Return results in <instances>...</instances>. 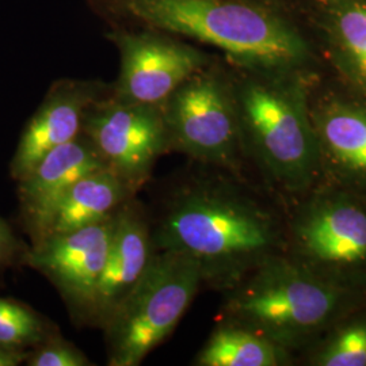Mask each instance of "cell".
Returning <instances> with one entry per match:
<instances>
[{"mask_svg":"<svg viewBox=\"0 0 366 366\" xmlns=\"http://www.w3.org/2000/svg\"><path fill=\"white\" fill-rule=\"evenodd\" d=\"M148 212L155 249L196 262L204 285L228 292L273 257L270 214L232 184L199 178L170 182Z\"/></svg>","mask_w":366,"mask_h":366,"instance_id":"obj_1","label":"cell"},{"mask_svg":"<svg viewBox=\"0 0 366 366\" xmlns=\"http://www.w3.org/2000/svg\"><path fill=\"white\" fill-rule=\"evenodd\" d=\"M110 29H154L222 49L244 69L300 61L305 45L275 14L252 0H84Z\"/></svg>","mask_w":366,"mask_h":366,"instance_id":"obj_2","label":"cell"},{"mask_svg":"<svg viewBox=\"0 0 366 366\" xmlns=\"http://www.w3.org/2000/svg\"><path fill=\"white\" fill-rule=\"evenodd\" d=\"M227 322L280 347L312 335L337 314L343 292L284 259L270 257L228 290Z\"/></svg>","mask_w":366,"mask_h":366,"instance_id":"obj_3","label":"cell"},{"mask_svg":"<svg viewBox=\"0 0 366 366\" xmlns=\"http://www.w3.org/2000/svg\"><path fill=\"white\" fill-rule=\"evenodd\" d=\"M202 285L196 262L157 249L142 280L102 328L107 365H140L174 332Z\"/></svg>","mask_w":366,"mask_h":366,"instance_id":"obj_4","label":"cell"},{"mask_svg":"<svg viewBox=\"0 0 366 366\" xmlns=\"http://www.w3.org/2000/svg\"><path fill=\"white\" fill-rule=\"evenodd\" d=\"M170 152L235 172L244 155L235 89L207 66L162 106Z\"/></svg>","mask_w":366,"mask_h":366,"instance_id":"obj_5","label":"cell"},{"mask_svg":"<svg viewBox=\"0 0 366 366\" xmlns=\"http://www.w3.org/2000/svg\"><path fill=\"white\" fill-rule=\"evenodd\" d=\"M243 148L274 178L290 186L307 182L317 163V145L300 109L287 94L258 80L235 89Z\"/></svg>","mask_w":366,"mask_h":366,"instance_id":"obj_6","label":"cell"},{"mask_svg":"<svg viewBox=\"0 0 366 366\" xmlns=\"http://www.w3.org/2000/svg\"><path fill=\"white\" fill-rule=\"evenodd\" d=\"M81 133L134 193L149 181L157 160L170 154L162 107L118 99L112 86L87 110Z\"/></svg>","mask_w":366,"mask_h":366,"instance_id":"obj_7","label":"cell"},{"mask_svg":"<svg viewBox=\"0 0 366 366\" xmlns=\"http://www.w3.org/2000/svg\"><path fill=\"white\" fill-rule=\"evenodd\" d=\"M106 39L119 52L112 94L122 101L162 106L183 81L207 66V57L178 36L154 29H110Z\"/></svg>","mask_w":366,"mask_h":366,"instance_id":"obj_8","label":"cell"},{"mask_svg":"<svg viewBox=\"0 0 366 366\" xmlns=\"http://www.w3.org/2000/svg\"><path fill=\"white\" fill-rule=\"evenodd\" d=\"M117 214L71 232L44 236L31 243L27 252L25 266L41 273L57 289L79 326H92L95 296Z\"/></svg>","mask_w":366,"mask_h":366,"instance_id":"obj_9","label":"cell"},{"mask_svg":"<svg viewBox=\"0 0 366 366\" xmlns=\"http://www.w3.org/2000/svg\"><path fill=\"white\" fill-rule=\"evenodd\" d=\"M109 90L98 80H56L21 134L10 163L14 181L26 177L54 148L79 137L87 110Z\"/></svg>","mask_w":366,"mask_h":366,"instance_id":"obj_10","label":"cell"},{"mask_svg":"<svg viewBox=\"0 0 366 366\" xmlns=\"http://www.w3.org/2000/svg\"><path fill=\"white\" fill-rule=\"evenodd\" d=\"M106 167L86 134L54 148L18 181L19 219L31 243L44 237L69 189L92 171ZM30 243V244H31Z\"/></svg>","mask_w":366,"mask_h":366,"instance_id":"obj_11","label":"cell"},{"mask_svg":"<svg viewBox=\"0 0 366 366\" xmlns=\"http://www.w3.org/2000/svg\"><path fill=\"white\" fill-rule=\"evenodd\" d=\"M157 252L149 212L137 196L118 210L117 224L94 302L92 327L104 328L144 275Z\"/></svg>","mask_w":366,"mask_h":366,"instance_id":"obj_12","label":"cell"},{"mask_svg":"<svg viewBox=\"0 0 366 366\" xmlns=\"http://www.w3.org/2000/svg\"><path fill=\"white\" fill-rule=\"evenodd\" d=\"M308 258L331 267L366 263V210L345 199H330L307 213L299 231Z\"/></svg>","mask_w":366,"mask_h":366,"instance_id":"obj_13","label":"cell"},{"mask_svg":"<svg viewBox=\"0 0 366 366\" xmlns=\"http://www.w3.org/2000/svg\"><path fill=\"white\" fill-rule=\"evenodd\" d=\"M134 196L137 193L107 167L92 171L69 189L54 212L45 236L105 222Z\"/></svg>","mask_w":366,"mask_h":366,"instance_id":"obj_14","label":"cell"},{"mask_svg":"<svg viewBox=\"0 0 366 366\" xmlns=\"http://www.w3.org/2000/svg\"><path fill=\"white\" fill-rule=\"evenodd\" d=\"M282 361L278 345L249 328L225 323L213 331L198 353V366H275Z\"/></svg>","mask_w":366,"mask_h":366,"instance_id":"obj_15","label":"cell"},{"mask_svg":"<svg viewBox=\"0 0 366 366\" xmlns=\"http://www.w3.org/2000/svg\"><path fill=\"white\" fill-rule=\"evenodd\" d=\"M322 137L343 167L366 175V113L350 107L331 109L322 119Z\"/></svg>","mask_w":366,"mask_h":366,"instance_id":"obj_16","label":"cell"},{"mask_svg":"<svg viewBox=\"0 0 366 366\" xmlns=\"http://www.w3.org/2000/svg\"><path fill=\"white\" fill-rule=\"evenodd\" d=\"M57 334L60 330L46 316L21 301L0 297V347L27 353Z\"/></svg>","mask_w":366,"mask_h":366,"instance_id":"obj_17","label":"cell"},{"mask_svg":"<svg viewBox=\"0 0 366 366\" xmlns=\"http://www.w3.org/2000/svg\"><path fill=\"white\" fill-rule=\"evenodd\" d=\"M316 361L323 366H366V319L338 331Z\"/></svg>","mask_w":366,"mask_h":366,"instance_id":"obj_18","label":"cell"},{"mask_svg":"<svg viewBox=\"0 0 366 366\" xmlns=\"http://www.w3.org/2000/svg\"><path fill=\"white\" fill-rule=\"evenodd\" d=\"M338 30L357 72L366 81V6L355 4L346 9L340 15Z\"/></svg>","mask_w":366,"mask_h":366,"instance_id":"obj_19","label":"cell"},{"mask_svg":"<svg viewBox=\"0 0 366 366\" xmlns=\"http://www.w3.org/2000/svg\"><path fill=\"white\" fill-rule=\"evenodd\" d=\"M29 366H92L89 357L69 340L57 334L27 352Z\"/></svg>","mask_w":366,"mask_h":366,"instance_id":"obj_20","label":"cell"},{"mask_svg":"<svg viewBox=\"0 0 366 366\" xmlns=\"http://www.w3.org/2000/svg\"><path fill=\"white\" fill-rule=\"evenodd\" d=\"M30 244L24 243L10 224L0 217V269L25 264Z\"/></svg>","mask_w":366,"mask_h":366,"instance_id":"obj_21","label":"cell"},{"mask_svg":"<svg viewBox=\"0 0 366 366\" xmlns=\"http://www.w3.org/2000/svg\"><path fill=\"white\" fill-rule=\"evenodd\" d=\"M27 353L0 347V366H16L26 360Z\"/></svg>","mask_w":366,"mask_h":366,"instance_id":"obj_22","label":"cell"}]
</instances>
